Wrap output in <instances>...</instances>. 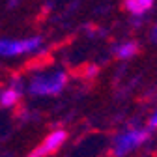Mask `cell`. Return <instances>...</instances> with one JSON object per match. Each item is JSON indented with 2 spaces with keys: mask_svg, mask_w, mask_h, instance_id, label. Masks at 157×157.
<instances>
[{
  "mask_svg": "<svg viewBox=\"0 0 157 157\" xmlns=\"http://www.w3.org/2000/svg\"><path fill=\"white\" fill-rule=\"evenodd\" d=\"M69 82V75L64 67H39L25 77V92L30 97H58Z\"/></svg>",
  "mask_w": 157,
  "mask_h": 157,
  "instance_id": "1",
  "label": "cell"
},
{
  "mask_svg": "<svg viewBox=\"0 0 157 157\" xmlns=\"http://www.w3.org/2000/svg\"><path fill=\"white\" fill-rule=\"evenodd\" d=\"M153 136V131H150L144 124L131 122L125 127H122L110 142V153L114 157H127L139 150H142Z\"/></svg>",
  "mask_w": 157,
  "mask_h": 157,
  "instance_id": "2",
  "label": "cell"
},
{
  "mask_svg": "<svg viewBox=\"0 0 157 157\" xmlns=\"http://www.w3.org/2000/svg\"><path fill=\"white\" fill-rule=\"evenodd\" d=\"M45 52L43 36L25 37H0V60H17L23 56H39Z\"/></svg>",
  "mask_w": 157,
  "mask_h": 157,
  "instance_id": "3",
  "label": "cell"
},
{
  "mask_svg": "<svg viewBox=\"0 0 157 157\" xmlns=\"http://www.w3.org/2000/svg\"><path fill=\"white\" fill-rule=\"evenodd\" d=\"M67 136L69 135H67L66 129L56 127V129H52L51 133H47L43 136V140L30 151V155L32 157H49V155H54V153H58V151L66 146Z\"/></svg>",
  "mask_w": 157,
  "mask_h": 157,
  "instance_id": "4",
  "label": "cell"
},
{
  "mask_svg": "<svg viewBox=\"0 0 157 157\" xmlns=\"http://www.w3.org/2000/svg\"><path fill=\"white\" fill-rule=\"evenodd\" d=\"M26 95L25 92V77L15 75L11 77L8 84L0 90V107L6 110H13L19 107V103L23 101V97Z\"/></svg>",
  "mask_w": 157,
  "mask_h": 157,
  "instance_id": "5",
  "label": "cell"
},
{
  "mask_svg": "<svg viewBox=\"0 0 157 157\" xmlns=\"http://www.w3.org/2000/svg\"><path fill=\"white\" fill-rule=\"evenodd\" d=\"M153 6H155V0H124V8L131 15L135 26L144 25L146 17L151 13Z\"/></svg>",
  "mask_w": 157,
  "mask_h": 157,
  "instance_id": "6",
  "label": "cell"
},
{
  "mask_svg": "<svg viewBox=\"0 0 157 157\" xmlns=\"http://www.w3.org/2000/svg\"><path fill=\"white\" fill-rule=\"evenodd\" d=\"M112 52L118 60H133V58L140 52V45L136 39H124V41H118L114 47H112Z\"/></svg>",
  "mask_w": 157,
  "mask_h": 157,
  "instance_id": "7",
  "label": "cell"
},
{
  "mask_svg": "<svg viewBox=\"0 0 157 157\" xmlns=\"http://www.w3.org/2000/svg\"><path fill=\"white\" fill-rule=\"evenodd\" d=\"M150 131H153L155 133V129H157V114L155 112H151L150 114V118H148V120H146V124H144Z\"/></svg>",
  "mask_w": 157,
  "mask_h": 157,
  "instance_id": "8",
  "label": "cell"
},
{
  "mask_svg": "<svg viewBox=\"0 0 157 157\" xmlns=\"http://www.w3.org/2000/svg\"><path fill=\"white\" fill-rule=\"evenodd\" d=\"M150 39H151V43H155V26L150 28Z\"/></svg>",
  "mask_w": 157,
  "mask_h": 157,
  "instance_id": "9",
  "label": "cell"
},
{
  "mask_svg": "<svg viewBox=\"0 0 157 157\" xmlns=\"http://www.w3.org/2000/svg\"><path fill=\"white\" fill-rule=\"evenodd\" d=\"M8 6H10V8H15V6H19V0H10V2H8Z\"/></svg>",
  "mask_w": 157,
  "mask_h": 157,
  "instance_id": "10",
  "label": "cell"
}]
</instances>
